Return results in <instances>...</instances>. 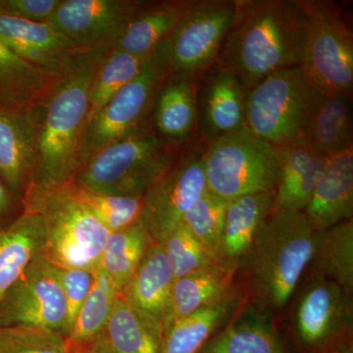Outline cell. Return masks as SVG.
<instances>
[{"mask_svg": "<svg viewBox=\"0 0 353 353\" xmlns=\"http://www.w3.org/2000/svg\"><path fill=\"white\" fill-rule=\"evenodd\" d=\"M236 15L215 63L246 90L275 72L301 65L305 17L299 0H236Z\"/></svg>", "mask_w": 353, "mask_h": 353, "instance_id": "1", "label": "cell"}, {"mask_svg": "<svg viewBox=\"0 0 353 353\" xmlns=\"http://www.w3.org/2000/svg\"><path fill=\"white\" fill-rule=\"evenodd\" d=\"M110 48H99L83 66L58 80L36 106L38 152L30 189L65 187L80 173L90 88L102 58Z\"/></svg>", "mask_w": 353, "mask_h": 353, "instance_id": "2", "label": "cell"}, {"mask_svg": "<svg viewBox=\"0 0 353 353\" xmlns=\"http://www.w3.org/2000/svg\"><path fill=\"white\" fill-rule=\"evenodd\" d=\"M317 236L304 212L272 211L240 266L257 310L267 316L285 310L310 266Z\"/></svg>", "mask_w": 353, "mask_h": 353, "instance_id": "3", "label": "cell"}, {"mask_svg": "<svg viewBox=\"0 0 353 353\" xmlns=\"http://www.w3.org/2000/svg\"><path fill=\"white\" fill-rule=\"evenodd\" d=\"M179 157L178 145L160 138L148 125L97 152L73 183L97 194L143 197Z\"/></svg>", "mask_w": 353, "mask_h": 353, "instance_id": "4", "label": "cell"}, {"mask_svg": "<svg viewBox=\"0 0 353 353\" xmlns=\"http://www.w3.org/2000/svg\"><path fill=\"white\" fill-rule=\"evenodd\" d=\"M23 203L43 217L46 239L41 255L50 264L97 269L110 233L77 199L71 183L52 190L30 189Z\"/></svg>", "mask_w": 353, "mask_h": 353, "instance_id": "5", "label": "cell"}, {"mask_svg": "<svg viewBox=\"0 0 353 353\" xmlns=\"http://www.w3.org/2000/svg\"><path fill=\"white\" fill-rule=\"evenodd\" d=\"M206 188L227 201L260 192H275L280 176L278 148L248 128L204 145Z\"/></svg>", "mask_w": 353, "mask_h": 353, "instance_id": "6", "label": "cell"}, {"mask_svg": "<svg viewBox=\"0 0 353 353\" xmlns=\"http://www.w3.org/2000/svg\"><path fill=\"white\" fill-rule=\"evenodd\" d=\"M320 94L299 66L275 72L248 90L246 128L276 148L303 141Z\"/></svg>", "mask_w": 353, "mask_h": 353, "instance_id": "7", "label": "cell"}, {"mask_svg": "<svg viewBox=\"0 0 353 353\" xmlns=\"http://www.w3.org/2000/svg\"><path fill=\"white\" fill-rule=\"evenodd\" d=\"M305 17L299 68L322 94L352 97L353 34L343 11L326 0H299Z\"/></svg>", "mask_w": 353, "mask_h": 353, "instance_id": "8", "label": "cell"}, {"mask_svg": "<svg viewBox=\"0 0 353 353\" xmlns=\"http://www.w3.org/2000/svg\"><path fill=\"white\" fill-rule=\"evenodd\" d=\"M169 74L168 48L165 41L146 58L138 77L88 122L81 152V170L106 146L150 125L155 94Z\"/></svg>", "mask_w": 353, "mask_h": 353, "instance_id": "9", "label": "cell"}, {"mask_svg": "<svg viewBox=\"0 0 353 353\" xmlns=\"http://www.w3.org/2000/svg\"><path fill=\"white\" fill-rule=\"evenodd\" d=\"M290 327L306 353H328L352 341V296L328 279L311 272L296 297Z\"/></svg>", "mask_w": 353, "mask_h": 353, "instance_id": "10", "label": "cell"}, {"mask_svg": "<svg viewBox=\"0 0 353 353\" xmlns=\"http://www.w3.org/2000/svg\"><path fill=\"white\" fill-rule=\"evenodd\" d=\"M236 9V0H190L167 39L170 73L199 81L215 64Z\"/></svg>", "mask_w": 353, "mask_h": 353, "instance_id": "11", "label": "cell"}, {"mask_svg": "<svg viewBox=\"0 0 353 353\" xmlns=\"http://www.w3.org/2000/svg\"><path fill=\"white\" fill-rule=\"evenodd\" d=\"M203 148L201 143L182 153L143 194L139 222L154 243H163L208 190L202 164Z\"/></svg>", "mask_w": 353, "mask_h": 353, "instance_id": "12", "label": "cell"}, {"mask_svg": "<svg viewBox=\"0 0 353 353\" xmlns=\"http://www.w3.org/2000/svg\"><path fill=\"white\" fill-rule=\"evenodd\" d=\"M67 306L55 266L39 254L0 299V328L32 327L65 336Z\"/></svg>", "mask_w": 353, "mask_h": 353, "instance_id": "13", "label": "cell"}, {"mask_svg": "<svg viewBox=\"0 0 353 353\" xmlns=\"http://www.w3.org/2000/svg\"><path fill=\"white\" fill-rule=\"evenodd\" d=\"M148 4L139 0H61L48 22L85 50L112 48L128 24Z\"/></svg>", "mask_w": 353, "mask_h": 353, "instance_id": "14", "label": "cell"}, {"mask_svg": "<svg viewBox=\"0 0 353 353\" xmlns=\"http://www.w3.org/2000/svg\"><path fill=\"white\" fill-rule=\"evenodd\" d=\"M0 41L28 63L62 79L94 55L72 43L50 22H32L0 14Z\"/></svg>", "mask_w": 353, "mask_h": 353, "instance_id": "15", "label": "cell"}, {"mask_svg": "<svg viewBox=\"0 0 353 353\" xmlns=\"http://www.w3.org/2000/svg\"><path fill=\"white\" fill-rule=\"evenodd\" d=\"M246 94L240 79L216 63L199 79L196 132L202 145L246 128Z\"/></svg>", "mask_w": 353, "mask_h": 353, "instance_id": "16", "label": "cell"}, {"mask_svg": "<svg viewBox=\"0 0 353 353\" xmlns=\"http://www.w3.org/2000/svg\"><path fill=\"white\" fill-rule=\"evenodd\" d=\"M37 152L36 108L26 112L0 109V179L22 201L34 181Z\"/></svg>", "mask_w": 353, "mask_h": 353, "instance_id": "17", "label": "cell"}, {"mask_svg": "<svg viewBox=\"0 0 353 353\" xmlns=\"http://www.w3.org/2000/svg\"><path fill=\"white\" fill-rule=\"evenodd\" d=\"M174 281L163 246L153 243L120 294L162 341Z\"/></svg>", "mask_w": 353, "mask_h": 353, "instance_id": "18", "label": "cell"}, {"mask_svg": "<svg viewBox=\"0 0 353 353\" xmlns=\"http://www.w3.org/2000/svg\"><path fill=\"white\" fill-rule=\"evenodd\" d=\"M303 212L317 232L352 219L353 148L327 158Z\"/></svg>", "mask_w": 353, "mask_h": 353, "instance_id": "19", "label": "cell"}, {"mask_svg": "<svg viewBox=\"0 0 353 353\" xmlns=\"http://www.w3.org/2000/svg\"><path fill=\"white\" fill-rule=\"evenodd\" d=\"M275 192L246 194L229 201L218 263L236 274L264 221L273 211Z\"/></svg>", "mask_w": 353, "mask_h": 353, "instance_id": "20", "label": "cell"}, {"mask_svg": "<svg viewBox=\"0 0 353 353\" xmlns=\"http://www.w3.org/2000/svg\"><path fill=\"white\" fill-rule=\"evenodd\" d=\"M196 83L189 77L170 73L155 94L152 129L172 145L185 143L196 132Z\"/></svg>", "mask_w": 353, "mask_h": 353, "instance_id": "21", "label": "cell"}, {"mask_svg": "<svg viewBox=\"0 0 353 353\" xmlns=\"http://www.w3.org/2000/svg\"><path fill=\"white\" fill-rule=\"evenodd\" d=\"M280 176L273 210L299 211L307 208L327 158L301 141L278 148Z\"/></svg>", "mask_w": 353, "mask_h": 353, "instance_id": "22", "label": "cell"}, {"mask_svg": "<svg viewBox=\"0 0 353 353\" xmlns=\"http://www.w3.org/2000/svg\"><path fill=\"white\" fill-rule=\"evenodd\" d=\"M44 239L43 217L25 205L13 222L0 229V299L28 265L41 254Z\"/></svg>", "mask_w": 353, "mask_h": 353, "instance_id": "23", "label": "cell"}, {"mask_svg": "<svg viewBox=\"0 0 353 353\" xmlns=\"http://www.w3.org/2000/svg\"><path fill=\"white\" fill-rule=\"evenodd\" d=\"M352 97L320 94L304 132L303 141L328 158L353 148Z\"/></svg>", "mask_w": 353, "mask_h": 353, "instance_id": "24", "label": "cell"}, {"mask_svg": "<svg viewBox=\"0 0 353 353\" xmlns=\"http://www.w3.org/2000/svg\"><path fill=\"white\" fill-rule=\"evenodd\" d=\"M57 81L43 70L28 63L0 41L1 110H31L41 103Z\"/></svg>", "mask_w": 353, "mask_h": 353, "instance_id": "25", "label": "cell"}, {"mask_svg": "<svg viewBox=\"0 0 353 353\" xmlns=\"http://www.w3.org/2000/svg\"><path fill=\"white\" fill-rule=\"evenodd\" d=\"M234 277L232 272L215 266L176 279L172 287L163 336L174 323L236 292Z\"/></svg>", "mask_w": 353, "mask_h": 353, "instance_id": "26", "label": "cell"}, {"mask_svg": "<svg viewBox=\"0 0 353 353\" xmlns=\"http://www.w3.org/2000/svg\"><path fill=\"white\" fill-rule=\"evenodd\" d=\"M190 1L148 4L128 24L116 39L113 50L146 58L170 36Z\"/></svg>", "mask_w": 353, "mask_h": 353, "instance_id": "27", "label": "cell"}, {"mask_svg": "<svg viewBox=\"0 0 353 353\" xmlns=\"http://www.w3.org/2000/svg\"><path fill=\"white\" fill-rule=\"evenodd\" d=\"M241 301V294L236 292L174 323L163 336L161 353H199L216 331L238 311Z\"/></svg>", "mask_w": 353, "mask_h": 353, "instance_id": "28", "label": "cell"}, {"mask_svg": "<svg viewBox=\"0 0 353 353\" xmlns=\"http://www.w3.org/2000/svg\"><path fill=\"white\" fill-rule=\"evenodd\" d=\"M246 311L212 336L199 353H287L268 316Z\"/></svg>", "mask_w": 353, "mask_h": 353, "instance_id": "29", "label": "cell"}, {"mask_svg": "<svg viewBox=\"0 0 353 353\" xmlns=\"http://www.w3.org/2000/svg\"><path fill=\"white\" fill-rule=\"evenodd\" d=\"M154 243L141 222L109 234L99 267L121 294Z\"/></svg>", "mask_w": 353, "mask_h": 353, "instance_id": "30", "label": "cell"}, {"mask_svg": "<svg viewBox=\"0 0 353 353\" xmlns=\"http://www.w3.org/2000/svg\"><path fill=\"white\" fill-rule=\"evenodd\" d=\"M311 270L353 294V221L318 232Z\"/></svg>", "mask_w": 353, "mask_h": 353, "instance_id": "31", "label": "cell"}, {"mask_svg": "<svg viewBox=\"0 0 353 353\" xmlns=\"http://www.w3.org/2000/svg\"><path fill=\"white\" fill-rule=\"evenodd\" d=\"M118 296L110 279L101 269H95L92 290L67 338L70 345H88L104 334Z\"/></svg>", "mask_w": 353, "mask_h": 353, "instance_id": "32", "label": "cell"}, {"mask_svg": "<svg viewBox=\"0 0 353 353\" xmlns=\"http://www.w3.org/2000/svg\"><path fill=\"white\" fill-rule=\"evenodd\" d=\"M104 333L115 353L162 352V339L146 326L120 294Z\"/></svg>", "mask_w": 353, "mask_h": 353, "instance_id": "33", "label": "cell"}, {"mask_svg": "<svg viewBox=\"0 0 353 353\" xmlns=\"http://www.w3.org/2000/svg\"><path fill=\"white\" fill-rule=\"evenodd\" d=\"M146 58L132 57L123 51L113 50L112 48L105 53L97 68L90 88L88 122L123 88L138 77Z\"/></svg>", "mask_w": 353, "mask_h": 353, "instance_id": "34", "label": "cell"}, {"mask_svg": "<svg viewBox=\"0 0 353 353\" xmlns=\"http://www.w3.org/2000/svg\"><path fill=\"white\" fill-rule=\"evenodd\" d=\"M71 188L77 199L110 234L139 221L143 197L97 194L77 187L74 183H71Z\"/></svg>", "mask_w": 353, "mask_h": 353, "instance_id": "35", "label": "cell"}, {"mask_svg": "<svg viewBox=\"0 0 353 353\" xmlns=\"http://www.w3.org/2000/svg\"><path fill=\"white\" fill-rule=\"evenodd\" d=\"M228 203L229 201L206 190L183 219V223L214 257L217 263Z\"/></svg>", "mask_w": 353, "mask_h": 353, "instance_id": "36", "label": "cell"}, {"mask_svg": "<svg viewBox=\"0 0 353 353\" xmlns=\"http://www.w3.org/2000/svg\"><path fill=\"white\" fill-rule=\"evenodd\" d=\"M161 245L175 280L220 266L185 223H180Z\"/></svg>", "mask_w": 353, "mask_h": 353, "instance_id": "37", "label": "cell"}, {"mask_svg": "<svg viewBox=\"0 0 353 353\" xmlns=\"http://www.w3.org/2000/svg\"><path fill=\"white\" fill-rule=\"evenodd\" d=\"M68 339L32 327L0 328V353H70Z\"/></svg>", "mask_w": 353, "mask_h": 353, "instance_id": "38", "label": "cell"}, {"mask_svg": "<svg viewBox=\"0 0 353 353\" xmlns=\"http://www.w3.org/2000/svg\"><path fill=\"white\" fill-rule=\"evenodd\" d=\"M59 284L63 292L67 306V321L65 336L68 338L79 311L92 290L94 271L87 269H67L55 267Z\"/></svg>", "mask_w": 353, "mask_h": 353, "instance_id": "39", "label": "cell"}, {"mask_svg": "<svg viewBox=\"0 0 353 353\" xmlns=\"http://www.w3.org/2000/svg\"><path fill=\"white\" fill-rule=\"evenodd\" d=\"M61 0H0V14L32 22H48Z\"/></svg>", "mask_w": 353, "mask_h": 353, "instance_id": "40", "label": "cell"}, {"mask_svg": "<svg viewBox=\"0 0 353 353\" xmlns=\"http://www.w3.org/2000/svg\"><path fill=\"white\" fill-rule=\"evenodd\" d=\"M23 210V201L14 196L0 179V229L13 222Z\"/></svg>", "mask_w": 353, "mask_h": 353, "instance_id": "41", "label": "cell"}, {"mask_svg": "<svg viewBox=\"0 0 353 353\" xmlns=\"http://www.w3.org/2000/svg\"><path fill=\"white\" fill-rule=\"evenodd\" d=\"M70 350H71L70 353H115L105 333L102 334L101 336L88 345H80V347L70 345Z\"/></svg>", "mask_w": 353, "mask_h": 353, "instance_id": "42", "label": "cell"}, {"mask_svg": "<svg viewBox=\"0 0 353 353\" xmlns=\"http://www.w3.org/2000/svg\"><path fill=\"white\" fill-rule=\"evenodd\" d=\"M328 353H353L352 341L341 343L339 347H334Z\"/></svg>", "mask_w": 353, "mask_h": 353, "instance_id": "43", "label": "cell"}]
</instances>
